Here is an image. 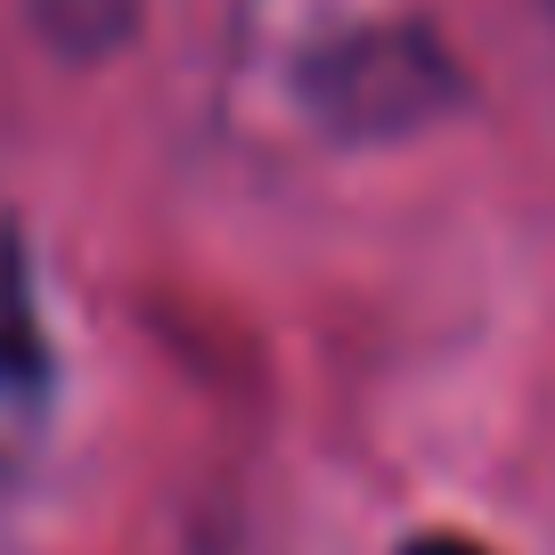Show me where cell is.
<instances>
[{
  "label": "cell",
  "mask_w": 555,
  "mask_h": 555,
  "mask_svg": "<svg viewBox=\"0 0 555 555\" xmlns=\"http://www.w3.org/2000/svg\"><path fill=\"white\" fill-rule=\"evenodd\" d=\"M41 384V319H34V270L25 237L0 212V392H34Z\"/></svg>",
  "instance_id": "cell-1"
},
{
  "label": "cell",
  "mask_w": 555,
  "mask_h": 555,
  "mask_svg": "<svg viewBox=\"0 0 555 555\" xmlns=\"http://www.w3.org/2000/svg\"><path fill=\"white\" fill-rule=\"evenodd\" d=\"M400 555H490V547H474V539H450V531H425V539H409Z\"/></svg>",
  "instance_id": "cell-2"
}]
</instances>
